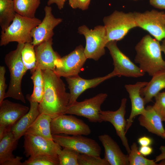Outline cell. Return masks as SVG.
Listing matches in <instances>:
<instances>
[{"instance_id":"1","label":"cell","mask_w":165,"mask_h":165,"mask_svg":"<svg viewBox=\"0 0 165 165\" xmlns=\"http://www.w3.org/2000/svg\"><path fill=\"white\" fill-rule=\"evenodd\" d=\"M42 71L44 90L42 99L39 103L40 113L47 114L52 119L66 114L70 94L66 92L65 84L53 71Z\"/></svg>"},{"instance_id":"2","label":"cell","mask_w":165,"mask_h":165,"mask_svg":"<svg viewBox=\"0 0 165 165\" xmlns=\"http://www.w3.org/2000/svg\"><path fill=\"white\" fill-rule=\"evenodd\" d=\"M135 62L145 72L151 76L165 68L159 41L149 35L143 36L135 47Z\"/></svg>"},{"instance_id":"3","label":"cell","mask_w":165,"mask_h":165,"mask_svg":"<svg viewBox=\"0 0 165 165\" xmlns=\"http://www.w3.org/2000/svg\"><path fill=\"white\" fill-rule=\"evenodd\" d=\"M24 44L18 43L16 49L5 56V62L10 72V80L5 98L10 97L25 103L21 89L22 79L28 70L21 58V51Z\"/></svg>"},{"instance_id":"4","label":"cell","mask_w":165,"mask_h":165,"mask_svg":"<svg viewBox=\"0 0 165 165\" xmlns=\"http://www.w3.org/2000/svg\"><path fill=\"white\" fill-rule=\"evenodd\" d=\"M41 21L35 17H25L16 13L12 23L4 31H1L0 46H5L13 42L18 43H31L32 31Z\"/></svg>"},{"instance_id":"5","label":"cell","mask_w":165,"mask_h":165,"mask_svg":"<svg viewBox=\"0 0 165 165\" xmlns=\"http://www.w3.org/2000/svg\"><path fill=\"white\" fill-rule=\"evenodd\" d=\"M103 21L108 42L122 39L131 29L137 27L133 12L116 10L105 17Z\"/></svg>"},{"instance_id":"6","label":"cell","mask_w":165,"mask_h":165,"mask_svg":"<svg viewBox=\"0 0 165 165\" xmlns=\"http://www.w3.org/2000/svg\"><path fill=\"white\" fill-rule=\"evenodd\" d=\"M78 32L85 37L84 53L87 59L97 61L105 54V47L108 41L104 26H97L93 29H90L83 25L78 28Z\"/></svg>"},{"instance_id":"7","label":"cell","mask_w":165,"mask_h":165,"mask_svg":"<svg viewBox=\"0 0 165 165\" xmlns=\"http://www.w3.org/2000/svg\"><path fill=\"white\" fill-rule=\"evenodd\" d=\"M137 27L148 31L160 41L165 38L164 12L155 9L143 13L133 12Z\"/></svg>"},{"instance_id":"8","label":"cell","mask_w":165,"mask_h":165,"mask_svg":"<svg viewBox=\"0 0 165 165\" xmlns=\"http://www.w3.org/2000/svg\"><path fill=\"white\" fill-rule=\"evenodd\" d=\"M53 140L63 148H68L79 153L100 156L101 148L98 143L92 139L78 135L52 134Z\"/></svg>"},{"instance_id":"9","label":"cell","mask_w":165,"mask_h":165,"mask_svg":"<svg viewBox=\"0 0 165 165\" xmlns=\"http://www.w3.org/2000/svg\"><path fill=\"white\" fill-rule=\"evenodd\" d=\"M107 96L106 93H101L81 102L76 101L68 106L65 114L83 117L92 123H101V106Z\"/></svg>"},{"instance_id":"10","label":"cell","mask_w":165,"mask_h":165,"mask_svg":"<svg viewBox=\"0 0 165 165\" xmlns=\"http://www.w3.org/2000/svg\"><path fill=\"white\" fill-rule=\"evenodd\" d=\"M117 42L109 41L106 45L113 60L114 69L112 72L116 76L138 78L144 75L145 72L119 49Z\"/></svg>"},{"instance_id":"11","label":"cell","mask_w":165,"mask_h":165,"mask_svg":"<svg viewBox=\"0 0 165 165\" xmlns=\"http://www.w3.org/2000/svg\"><path fill=\"white\" fill-rule=\"evenodd\" d=\"M24 136V153L26 157L44 154L57 156L62 149L53 140L28 132Z\"/></svg>"},{"instance_id":"12","label":"cell","mask_w":165,"mask_h":165,"mask_svg":"<svg viewBox=\"0 0 165 165\" xmlns=\"http://www.w3.org/2000/svg\"><path fill=\"white\" fill-rule=\"evenodd\" d=\"M87 59L84 48L79 45L69 54L58 60L54 72L61 77L78 75Z\"/></svg>"},{"instance_id":"13","label":"cell","mask_w":165,"mask_h":165,"mask_svg":"<svg viewBox=\"0 0 165 165\" xmlns=\"http://www.w3.org/2000/svg\"><path fill=\"white\" fill-rule=\"evenodd\" d=\"M51 129L52 134L87 135L91 132L89 127L82 120L66 114L52 119Z\"/></svg>"},{"instance_id":"14","label":"cell","mask_w":165,"mask_h":165,"mask_svg":"<svg viewBox=\"0 0 165 165\" xmlns=\"http://www.w3.org/2000/svg\"><path fill=\"white\" fill-rule=\"evenodd\" d=\"M127 101L126 98H123L121 100L120 106L118 110L114 111L101 110L100 115L102 122H109L113 125L117 135L120 138L123 145L129 154L130 151V148L126 136L127 121L125 118Z\"/></svg>"},{"instance_id":"15","label":"cell","mask_w":165,"mask_h":165,"mask_svg":"<svg viewBox=\"0 0 165 165\" xmlns=\"http://www.w3.org/2000/svg\"><path fill=\"white\" fill-rule=\"evenodd\" d=\"M44 9L45 15L43 20L31 32L33 40L31 43L35 46L52 38L54 28L62 20L61 18L54 17L50 6H46Z\"/></svg>"},{"instance_id":"16","label":"cell","mask_w":165,"mask_h":165,"mask_svg":"<svg viewBox=\"0 0 165 165\" xmlns=\"http://www.w3.org/2000/svg\"><path fill=\"white\" fill-rule=\"evenodd\" d=\"M115 76L112 72L104 76L89 79H84L79 75L65 78L70 91L68 106L76 101L79 97L87 89L94 88L105 80Z\"/></svg>"},{"instance_id":"17","label":"cell","mask_w":165,"mask_h":165,"mask_svg":"<svg viewBox=\"0 0 165 165\" xmlns=\"http://www.w3.org/2000/svg\"><path fill=\"white\" fill-rule=\"evenodd\" d=\"M29 109L27 106L4 100L0 104V126L11 131L13 126Z\"/></svg>"},{"instance_id":"18","label":"cell","mask_w":165,"mask_h":165,"mask_svg":"<svg viewBox=\"0 0 165 165\" xmlns=\"http://www.w3.org/2000/svg\"><path fill=\"white\" fill-rule=\"evenodd\" d=\"M53 43L51 38L35 46L36 56L35 68H39L42 71H54L57 61L61 57L54 50Z\"/></svg>"},{"instance_id":"19","label":"cell","mask_w":165,"mask_h":165,"mask_svg":"<svg viewBox=\"0 0 165 165\" xmlns=\"http://www.w3.org/2000/svg\"><path fill=\"white\" fill-rule=\"evenodd\" d=\"M148 83L146 82H138L134 84L125 85V87L129 94L131 105L130 115L127 120L126 134L131 126L134 118L136 116L141 114L145 110L144 100L141 95L140 91Z\"/></svg>"},{"instance_id":"20","label":"cell","mask_w":165,"mask_h":165,"mask_svg":"<svg viewBox=\"0 0 165 165\" xmlns=\"http://www.w3.org/2000/svg\"><path fill=\"white\" fill-rule=\"evenodd\" d=\"M105 150L104 158L109 165H129L128 155L124 154L117 143L109 135L98 136Z\"/></svg>"},{"instance_id":"21","label":"cell","mask_w":165,"mask_h":165,"mask_svg":"<svg viewBox=\"0 0 165 165\" xmlns=\"http://www.w3.org/2000/svg\"><path fill=\"white\" fill-rule=\"evenodd\" d=\"M141 126L150 133L163 138L165 129L160 117L154 110L152 106L148 105L138 118Z\"/></svg>"},{"instance_id":"22","label":"cell","mask_w":165,"mask_h":165,"mask_svg":"<svg viewBox=\"0 0 165 165\" xmlns=\"http://www.w3.org/2000/svg\"><path fill=\"white\" fill-rule=\"evenodd\" d=\"M30 107L28 111L12 127L11 131L17 140L23 136L35 121L40 114L39 103L27 99Z\"/></svg>"},{"instance_id":"23","label":"cell","mask_w":165,"mask_h":165,"mask_svg":"<svg viewBox=\"0 0 165 165\" xmlns=\"http://www.w3.org/2000/svg\"><path fill=\"white\" fill-rule=\"evenodd\" d=\"M152 76L151 80L140 91L145 105L151 102L153 97L165 88V68L156 72Z\"/></svg>"},{"instance_id":"24","label":"cell","mask_w":165,"mask_h":165,"mask_svg":"<svg viewBox=\"0 0 165 165\" xmlns=\"http://www.w3.org/2000/svg\"><path fill=\"white\" fill-rule=\"evenodd\" d=\"M52 119L47 114L40 113L26 132L41 136L47 139L53 140L51 129V122Z\"/></svg>"},{"instance_id":"25","label":"cell","mask_w":165,"mask_h":165,"mask_svg":"<svg viewBox=\"0 0 165 165\" xmlns=\"http://www.w3.org/2000/svg\"><path fill=\"white\" fill-rule=\"evenodd\" d=\"M31 79L32 80L34 88L31 95H27L26 98L39 103L44 94V81L42 71L39 68H35L31 71Z\"/></svg>"},{"instance_id":"26","label":"cell","mask_w":165,"mask_h":165,"mask_svg":"<svg viewBox=\"0 0 165 165\" xmlns=\"http://www.w3.org/2000/svg\"><path fill=\"white\" fill-rule=\"evenodd\" d=\"M18 140L15 138L11 131L0 140V165L14 157L13 151L16 148Z\"/></svg>"},{"instance_id":"27","label":"cell","mask_w":165,"mask_h":165,"mask_svg":"<svg viewBox=\"0 0 165 165\" xmlns=\"http://www.w3.org/2000/svg\"><path fill=\"white\" fill-rule=\"evenodd\" d=\"M16 13L13 0H0V25L4 31L14 19Z\"/></svg>"},{"instance_id":"28","label":"cell","mask_w":165,"mask_h":165,"mask_svg":"<svg viewBox=\"0 0 165 165\" xmlns=\"http://www.w3.org/2000/svg\"><path fill=\"white\" fill-rule=\"evenodd\" d=\"M16 13L24 17L33 18L37 9L40 4V0H13Z\"/></svg>"},{"instance_id":"29","label":"cell","mask_w":165,"mask_h":165,"mask_svg":"<svg viewBox=\"0 0 165 165\" xmlns=\"http://www.w3.org/2000/svg\"><path fill=\"white\" fill-rule=\"evenodd\" d=\"M35 46L30 42L25 43L21 51L22 61L27 70H34L36 64Z\"/></svg>"},{"instance_id":"30","label":"cell","mask_w":165,"mask_h":165,"mask_svg":"<svg viewBox=\"0 0 165 165\" xmlns=\"http://www.w3.org/2000/svg\"><path fill=\"white\" fill-rule=\"evenodd\" d=\"M129 165H157L155 160L148 159L144 156L139 152L136 143L134 142L130 147L128 154Z\"/></svg>"},{"instance_id":"31","label":"cell","mask_w":165,"mask_h":165,"mask_svg":"<svg viewBox=\"0 0 165 165\" xmlns=\"http://www.w3.org/2000/svg\"><path fill=\"white\" fill-rule=\"evenodd\" d=\"M23 165H59L58 156L41 155L29 157Z\"/></svg>"},{"instance_id":"32","label":"cell","mask_w":165,"mask_h":165,"mask_svg":"<svg viewBox=\"0 0 165 165\" xmlns=\"http://www.w3.org/2000/svg\"><path fill=\"white\" fill-rule=\"evenodd\" d=\"M79 153L71 148H63L58 155L59 165H79L78 157Z\"/></svg>"},{"instance_id":"33","label":"cell","mask_w":165,"mask_h":165,"mask_svg":"<svg viewBox=\"0 0 165 165\" xmlns=\"http://www.w3.org/2000/svg\"><path fill=\"white\" fill-rule=\"evenodd\" d=\"M78 163L79 165H109L104 158L80 153L78 156Z\"/></svg>"},{"instance_id":"34","label":"cell","mask_w":165,"mask_h":165,"mask_svg":"<svg viewBox=\"0 0 165 165\" xmlns=\"http://www.w3.org/2000/svg\"><path fill=\"white\" fill-rule=\"evenodd\" d=\"M154 97L155 102L152 107L162 121L165 122V92H159Z\"/></svg>"},{"instance_id":"35","label":"cell","mask_w":165,"mask_h":165,"mask_svg":"<svg viewBox=\"0 0 165 165\" xmlns=\"http://www.w3.org/2000/svg\"><path fill=\"white\" fill-rule=\"evenodd\" d=\"M6 70L4 66H0V104L4 100L7 85L6 83L5 74Z\"/></svg>"},{"instance_id":"36","label":"cell","mask_w":165,"mask_h":165,"mask_svg":"<svg viewBox=\"0 0 165 165\" xmlns=\"http://www.w3.org/2000/svg\"><path fill=\"white\" fill-rule=\"evenodd\" d=\"M90 0H68L69 4L72 8H79L83 10L87 9Z\"/></svg>"},{"instance_id":"37","label":"cell","mask_w":165,"mask_h":165,"mask_svg":"<svg viewBox=\"0 0 165 165\" xmlns=\"http://www.w3.org/2000/svg\"><path fill=\"white\" fill-rule=\"evenodd\" d=\"M22 157L16 156L4 162L1 165H23Z\"/></svg>"},{"instance_id":"38","label":"cell","mask_w":165,"mask_h":165,"mask_svg":"<svg viewBox=\"0 0 165 165\" xmlns=\"http://www.w3.org/2000/svg\"><path fill=\"white\" fill-rule=\"evenodd\" d=\"M138 143L141 146H150L152 144L153 141L150 138L143 136L139 138L138 140Z\"/></svg>"},{"instance_id":"39","label":"cell","mask_w":165,"mask_h":165,"mask_svg":"<svg viewBox=\"0 0 165 165\" xmlns=\"http://www.w3.org/2000/svg\"><path fill=\"white\" fill-rule=\"evenodd\" d=\"M149 3L155 8L165 9V0H149Z\"/></svg>"},{"instance_id":"40","label":"cell","mask_w":165,"mask_h":165,"mask_svg":"<svg viewBox=\"0 0 165 165\" xmlns=\"http://www.w3.org/2000/svg\"><path fill=\"white\" fill-rule=\"evenodd\" d=\"M138 150L144 156H148L153 152V148L150 146H141Z\"/></svg>"},{"instance_id":"41","label":"cell","mask_w":165,"mask_h":165,"mask_svg":"<svg viewBox=\"0 0 165 165\" xmlns=\"http://www.w3.org/2000/svg\"><path fill=\"white\" fill-rule=\"evenodd\" d=\"M66 0H49L47 2V5L50 6L52 4L55 3L58 8L61 10L63 8L64 4Z\"/></svg>"},{"instance_id":"42","label":"cell","mask_w":165,"mask_h":165,"mask_svg":"<svg viewBox=\"0 0 165 165\" xmlns=\"http://www.w3.org/2000/svg\"><path fill=\"white\" fill-rule=\"evenodd\" d=\"M160 150L161 153L156 157L155 160L156 163L165 159V146H161L160 148Z\"/></svg>"},{"instance_id":"43","label":"cell","mask_w":165,"mask_h":165,"mask_svg":"<svg viewBox=\"0 0 165 165\" xmlns=\"http://www.w3.org/2000/svg\"><path fill=\"white\" fill-rule=\"evenodd\" d=\"M161 51L165 54V38L163 39L162 43L161 45Z\"/></svg>"},{"instance_id":"44","label":"cell","mask_w":165,"mask_h":165,"mask_svg":"<svg viewBox=\"0 0 165 165\" xmlns=\"http://www.w3.org/2000/svg\"><path fill=\"white\" fill-rule=\"evenodd\" d=\"M161 162L158 164L159 165H165V159L160 161Z\"/></svg>"},{"instance_id":"45","label":"cell","mask_w":165,"mask_h":165,"mask_svg":"<svg viewBox=\"0 0 165 165\" xmlns=\"http://www.w3.org/2000/svg\"><path fill=\"white\" fill-rule=\"evenodd\" d=\"M163 138H165V133L164 134V135H163Z\"/></svg>"},{"instance_id":"46","label":"cell","mask_w":165,"mask_h":165,"mask_svg":"<svg viewBox=\"0 0 165 165\" xmlns=\"http://www.w3.org/2000/svg\"><path fill=\"white\" fill-rule=\"evenodd\" d=\"M164 18H165V13H164Z\"/></svg>"},{"instance_id":"47","label":"cell","mask_w":165,"mask_h":165,"mask_svg":"<svg viewBox=\"0 0 165 165\" xmlns=\"http://www.w3.org/2000/svg\"><path fill=\"white\" fill-rule=\"evenodd\" d=\"M134 0V1H137V0Z\"/></svg>"}]
</instances>
